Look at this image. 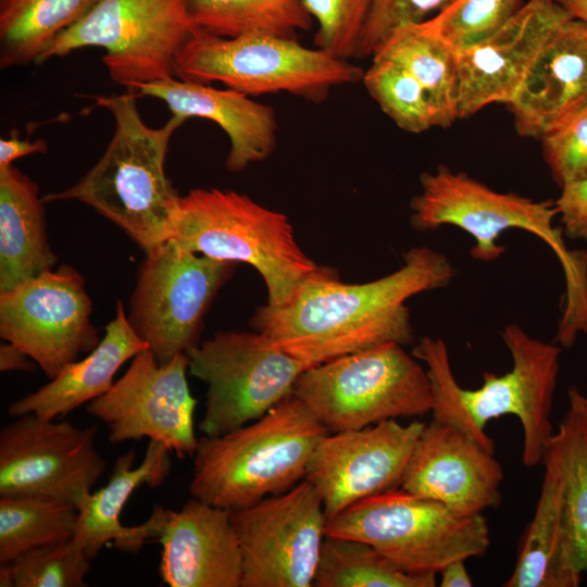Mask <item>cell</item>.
Here are the masks:
<instances>
[{"instance_id":"42","label":"cell","mask_w":587,"mask_h":587,"mask_svg":"<svg viewBox=\"0 0 587 587\" xmlns=\"http://www.w3.org/2000/svg\"><path fill=\"white\" fill-rule=\"evenodd\" d=\"M441 587H471L473 580L466 570L465 560L457 559L440 570Z\"/></svg>"},{"instance_id":"18","label":"cell","mask_w":587,"mask_h":587,"mask_svg":"<svg viewBox=\"0 0 587 587\" xmlns=\"http://www.w3.org/2000/svg\"><path fill=\"white\" fill-rule=\"evenodd\" d=\"M570 17L554 0H528L490 36L458 51L459 118L508 104L541 46Z\"/></svg>"},{"instance_id":"32","label":"cell","mask_w":587,"mask_h":587,"mask_svg":"<svg viewBox=\"0 0 587 587\" xmlns=\"http://www.w3.org/2000/svg\"><path fill=\"white\" fill-rule=\"evenodd\" d=\"M436 583V573L402 570L366 542L325 536L313 586L434 587Z\"/></svg>"},{"instance_id":"31","label":"cell","mask_w":587,"mask_h":587,"mask_svg":"<svg viewBox=\"0 0 587 587\" xmlns=\"http://www.w3.org/2000/svg\"><path fill=\"white\" fill-rule=\"evenodd\" d=\"M78 510L45 495L0 496V563L73 538Z\"/></svg>"},{"instance_id":"1","label":"cell","mask_w":587,"mask_h":587,"mask_svg":"<svg viewBox=\"0 0 587 587\" xmlns=\"http://www.w3.org/2000/svg\"><path fill=\"white\" fill-rule=\"evenodd\" d=\"M402 265L378 279L342 283L324 266L282 307L266 303L249 320L267 345L300 360L309 369L384 344L414 342L407 300L448 286L455 267L441 252L413 247Z\"/></svg>"},{"instance_id":"37","label":"cell","mask_w":587,"mask_h":587,"mask_svg":"<svg viewBox=\"0 0 587 587\" xmlns=\"http://www.w3.org/2000/svg\"><path fill=\"white\" fill-rule=\"evenodd\" d=\"M541 140L545 161L561 189L587 179V103Z\"/></svg>"},{"instance_id":"36","label":"cell","mask_w":587,"mask_h":587,"mask_svg":"<svg viewBox=\"0 0 587 587\" xmlns=\"http://www.w3.org/2000/svg\"><path fill=\"white\" fill-rule=\"evenodd\" d=\"M376 0H302L317 24L314 45L344 59H357L366 21Z\"/></svg>"},{"instance_id":"19","label":"cell","mask_w":587,"mask_h":587,"mask_svg":"<svg viewBox=\"0 0 587 587\" xmlns=\"http://www.w3.org/2000/svg\"><path fill=\"white\" fill-rule=\"evenodd\" d=\"M160 576L170 587H241L242 557L232 511L190 499L179 511L154 504Z\"/></svg>"},{"instance_id":"16","label":"cell","mask_w":587,"mask_h":587,"mask_svg":"<svg viewBox=\"0 0 587 587\" xmlns=\"http://www.w3.org/2000/svg\"><path fill=\"white\" fill-rule=\"evenodd\" d=\"M188 362L180 353L161 364L145 349L105 394L87 403V412L107 426L113 445L149 438L182 459L192 457L198 401L188 385Z\"/></svg>"},{"instance_id":"2","label":"cell","mask_w":587,"mask_h":587,"mask_svg":"<svg viewBox=\"0 0 587 587\" xmlns=\"http://www.w3.org/2000/svg\"><path fill=\"white\" fill-rule=\"evenodd\" d=\"M501 337L512 357V369L502 375L484 372L477 389L459 385L441 338L421 337L412 355L425 364L433 397L432 421L455 427L495 453V442L485 427L490 420L513 414L523 428L522 461L534 466L542 461L553 435L550 414L561 346L536 339L514 323L503 327Z\"/></svg>"},{"instance_id":"3","label":"cell","mask_w":587,"mask_h":587,"mask_svg":"<svg viewBox=\"0 0 587 587\" xmlns=\"http://www.w3.org/2000/svg\"><path fill=\"white\" fill-rule=\"evenodd\" d=\"M97 96L111 112L113 136L99 161L72 187L45 195L43 202L77 200L126 233L145 253L171 239L179 198L165 174V158L174 132L185 122L172 115L152 128L141 118L136 90Z\"/></svg>"},{"instance_id":"41","label":"cell","mask_w":587,"mask_h":587,"mask_svg":"<svg viewBox=\"0 0 587 587\" xmlns=\"http://www.w3.org/2000/svg\"><path fill=\"white\" fill-rule=\"evenodd\" d=\"M38 364L20 347L5 341L0 346V371L34 372Z\"/></svg>"},{"instance_id":"23","label":"cell","mask_w":587,"mask_h":587,"mask_svg":"<svg viewBox=\"0 0 587 587\" xmlns=\"http://www.w3.org/2000/svg\"><path fill=\"white\" fill-rule=\"evenodd\" d=\"M171 453L162 442L149 440L145 458L136 467L133 449L116 459L108 484L92 492L78 510L72 539L90 560L110 541L124 552L137 553L147 540L155 538L152 515L137 526L122 525L120 515L135 490L143 485L157 488L166 479L172 469Z\"/></svg>"},{"instance_id":"39","label":"cell","mask_w":587,"mask_h":587,"mask_svg":"<svg viewBox=\"0 0 587 587\" xmlns=\"http://www.w3.org/2000/svg\"><path fill=\"white\" fill-rule=\"evenodd\" d=\"M554 203L564 235L587 241V179L562 188Z\"/></svg>"},{"instance_id":"27","label":"cell","mask_w":587,"mask_h":587,"mask_svg":"<svg viewBox=\"0 0 587 587\" xmlns=\"http://www.w3.org/2000/svg\"><path fill=\"white\" fill-rule=\"evenodd\" d=\"M567 399V410L544 454L554 461L562 478L567 558L582 578L587 572V396L571 387Z\"/></svg>"},{"instance_id":"21","label":"cell","mask_w":587,"mask_h":587,"mask_svg":"<svg viewBox=\"0 0 587 587\" xmlns=\"http://www.w3.org/2000/svg\"><path fill=\"white\" fill-rule=\"evenodd\" d=\"M587 103V24L570 17L539 49L508 103L521 136L542 137Z\"/></svg>"},{"instance_id":"26","label":"cell","mask_w":587,"mask_h":587,"mask_svg":"<svg viewBox=\"0 0 587 587\" xmlns=\"http://www.w3.org/2000/svg\"><path fill=\"white\" fill-rule=\"evenodd\" d=\"M544 480L535 514L522 538L516 564L504 587H577L566 551L563 486L554 461L544 454Z\"/></svg>"},{"instance_id":"22","label":"cell","mask_w":587,"mask_h":587,"mask_svg":"<svg viewBox=\"0 0 587 587\" xmlns=\"http://www.w3.org/2000/svg\"><path fill=\"white\" fill-rule=\"evenodd\" d=\"M136 91L166 103L172 115L199 117L216 123L227 135L229 150L225 159L228 172L238 173L262 162L275 151L278 121L274 108L254 101L250 96L209 84L177 77L140 85Z\"/></svg>"},{"instance_id":"15","label":"cell","mask_w":587,"mask_h":587,"mask_svg":"<svg viewBox=\"0 0 587 587\" xmlns=\"http://www.w3.org/2000/svg\"><path fill=\"white\" fill-rule=\"evenodd\" d=\"M97 427H77L28 413L0 432V496L45 495L77 510L105 470Z\"/></svg>"},{"instance_id":"11","label":"cell","mask_w":587,"mask_h":587,"mask_svg":"<svg viewBox=\"0 0 587 587\" xmlns=\"http://www.w3.org/2000/svg\"><path fill=\"white\" fill-rule=\"evenodd\" d=\"M236 265L192 252L172 238L146 252L127 317L159 363L200 344L204 316Z\"/></svg>"},{"instance_id":"6","label":"cell","mask_w":587,"mask_h":587,"mask_svg":"<svg viewBox=\"0 0 587 587\" xmlns=\"http://www.w3.org/2000/svg\"><path fill=\"white\" fill-rule=\"evenodd\" d=\"M172 239L192 252L254 267L271 307L286 304L324 268L298 245L284 213L235 190L196 188L180 196Z\"/></svg>"},{"instance_id":"9","label":"cell","mask_w":587,"mask_h":587,"mask_svg":"<svg viewBox=\"0 0 587 587\" xmlns=\"http://www.w3.org/2000/svg\"><path fill=\"white\" fill-rule=\"evenodd\" d=\"M292 394L329 433L422 416L433 407L426 370L397 342L310 367L297 378Z\"/></svg>"},{"instance_id":"7","label":"cell","mask_w":587,"mask_h":587,"mask_svg":"<svg viewBox=\"0 0 587 587\" xmlns=\"http://www.w3.org/2000/svg\"><path fill=\"white\" fill-rule=\"evenodd\" d=\"M364 70L295 38L263 33L226 38L195 28L175 61V77L222 83L248 96L288 92L320 102L338 86L362 82Z\"/></svg>"},{"instance_id":"8","label":"cell","mask_w":587,"mask_h":587,"mask_svg":"<svg viewBox=\"0 0 587 587\" xmlns=\"http://www.w3.org/2000/svg\"><path fill=\"white\" fill-rule=\"evenodd\" d=\"M325 536L366 542L402 570L438 573L449 562L484 555L490 544L485 516L390 489L326 517Z\"/></svg>"},{"instance_id":"30","label":"cell","mask_w":587,"mask_h":587,"mask_svg":"<svg viewBox=\"0 0 587 587\" xmlns=\"http://www.w3.org/2000/svg\"><path fill=\"white\" fill-rule=\"evenodd\" d=\"M196 28L234 38L263 33L297 39L314 21L302 0H187Z\"/></svg>"},{"instance_id":"13","label":"cell","mask_w":587,"mask_h":587,"mask_svg":"<svg viewBox=\"0 0 587 587\" xmlns=\"http://www.w3.org/2000/svg\"><path fill=\"white\" fill-rule=\"evenodd\" d=\"M242 557L241 587H311L325 537L323 502L307 479L232 511Z\"/></svg>"},{"instance_id":"38","label":"cell","mask_w":587,"mask_h":587,"mask_svg":"<svg viewBox=\"0 0 587 587\" xmlns=\"http://www.w3.org/2000/svg\"><path fill=\"white\" fill-rule=\"evenodd\" d=\"M452 0H376L361 37L357 59L372 57L378 46L400 27L427 21Z\"/></svg>"},{"instance_id":"28","label":"cell","mask_w":587,"mask_h":587,"mask_svg":"<svg viewBox=\"0 0 587 587\" xmlns=\"http://www.w3.org/2000/svg\"><path fill=\"white\" fill-rule=\"evenodd\" d=\"M390 59L407 68L427 92L437 127H448L458 115V51L423 22L395 30L372 57Z\"/></svg>"},{"instance_id":"33","label":"cell","mask_w":587,"mask_h":587,"mask_svg":"<svg viewBox=\"0 0 587 587\" xmlns=\"http://www.w3.org/2000/svg\"><path fill=\"white\" fill-rule=\"evenodd\" d=\"M361 83L383 112L402 130L419 134L437 127L436 113L427 92L399 63L372 57Z\"/></svg>"},{"instance_id":"43","label":"cell","mask_w":587,"mask_h":587,"mask_svg":"<svg viewBox=\"0 0 587 587\" xmlns=\"http://www.w3.org/2000/svg\"><path fill=\"white\" fill-rule=\"evenodd\" d=\"M572 17L587 24V0H554Z\"/></svg>"},{"instance_id":"12","label":"cell","mask_w":587,"mask_h":587,"mask_svg":"<svg viewBox=\"0 0 587 587\" xmlns=\"http://www.w3.org/2000/svg\"><path fill=\"white\" fill-rule=\"evenodd\" d=\"M186 354L190 374L208 386L198 426L204 436H220L262 417L292 392L309 369L254 330H218Z\"/></svg>"},{"instance_id":"35","label":"cell","mask_w":587,"mask_h":587,"mask_svg":"<svg viewBox=\"0 0 587 587\" xmlns=\"http://www.w3.org/2000/svg\"><path fill=\"white\" fill-rule=\"evenodd\" d=\"M523 4V0H452L423 23L460 51L490 36Z\"/></svg>"},{"instance_id":"20","label":"cell","mask_w":587,"mask_h":587,"mask_svg":"<svg viewBox=\"0 0 587 587\" xmlns=\"http://www.w3.org/2000/svg\"><path fill=\"white\" fill-rule=\"evenodd\" d=\"M502 479L494 453L455 427L432 421L415 445L400 487L472 515L499 504Z\"/></svg>"},{"instance_id":"25","label":"cell","mask_w":587,"mask_h":587,"mask_svg":"<svg viewBox=\"0 0 587 587\" xmlns=\"http://www.w3.org/2000/svg\"><path fill=\"white\" fill-rule=\"evenodd\" d=\"M37 184L13 165L0 168V294L54 268Z\"/></svg>"},{"instance_id":"5","label":"cell","mask_w":587,"mask_h":587,"mask_svg":"<svg viewBox=\"0 0 587 587\" xmlns=\"http://www.w3.org/2000/svg\"><path fill=\"white\" fill-rule=\"evenodd\" d=\"M292 392L262 417L220 436L198 439L192 498L230 511L283 494L304 479L309 460L328 434Z\"/></svg>"},{"instance_id":"40","label":"cell","mask_w":587,"mask_h":587,"mask_svg":"<svg viewBox=\"0 0 587 587\" xmlns=\"http://www.w3.org/2000/svg\"><path fill=\"white\" fill-rule=\"evenodd\" d=\"M48 151V143L43 139H20L16 128L10 130L8 138L0 139V168L13 165L22 157Z\"/></svg>"},{"instance_id":"34","label":"cell","mask_w":587,"mask_h":587,"mask_svg":"<svg viewBox=\"0 0 587 587\" xmlns=\"http://www.w3.org/2000/svg\"><path fill=\"white\" fill-rule=\"evenodd\" d=\"M91 560L73 539L0 563L1 587H84Z\"/></svg>"},{"instance_id":"4","label":"cell","mask_w":587,"mask_h":587,"mask_svg":"<svg viewBox=\"0 0 587 587\" xmlns=\"http://www.w3.org/2000/svg\"><path fill=\"white\" fill-rule=\"evenodd\" d=\"M421 191L410 202V223L420 232L452 225L470 234L473 259L490 262L505 251L500 235L511 228L540 238L557 254L565 276L563 312L557 334L575 340L587 333V252L570 250L552 201H535L514 192H499L463 172L439 165L420 177Z\"/></svg>"},{"instance_id":"24","label":"cell","mask_w":587,"mask_h":587,"mask_svg":"<svg viewBox=\"0 0 587 587\" xmlns=\"http://www.w3.org/2000/svg\"><path fill=\"white\" fill-rule=\"evenodd\" d=\"M145 349L148 345L133 329L118 300L115 316L98 346L37 390L12 402L8 413L13 419L28 413L47 420L62 417L105 394L121 366Z\"/></svg>"},{"instance_id":"17","label":"cell","mask_w":587,"mask_h":587,"mask_svg":"<svg viewBox=\"0 0 587 587\" xmlns=\"http://www.w3.org/2000/svg\"><path fill=\"white\" fill-rule=\"evenodd\" d=\"M425 423L396 420L328 433L315 447L304 479L316 489L326 517L400 486Z\"/></svg>"},{"instance_id":"10","label":"cell","mask_w":587,"mask_h":587,"mask_svg":"<svg viewBox=\"0 0 587 587\" xmlns=\"http://www.w3.org/2000/svg\"><path fill=\"white\" fill-rule=\"evenodd\" d=\"M195 28L187 0H98L53 39L36 64L100 47L111 79L136 90L175 76L176 57Z\"/></svg>"},{"instance_id":"29","label":"cell","mask_w":587,"mask_h":587,"mask_svg":"<svg viewBox=\"0 0 587 587\" xmlns=\"http://www.w3.org/2000/svg\"><path fill=\"white\" fill-rule=\"evenodd\" d=\"M98 0H0V68L25 65Z\"/></svg>"},{"instance_id":"14","label":"cell","mask_w":587,"mask_h":587,"mask_svg":"<svg viewBox=\"0 0 587 587\" xmlns=\"http://www.w3.org/2000/svg\"><path fill=\"white\" fill-rule=\"evenodd\" d=\"M91 313L83 275L62 264L0 294V336L52 379L100 342Z\"/></svg>"}]
</instances>
